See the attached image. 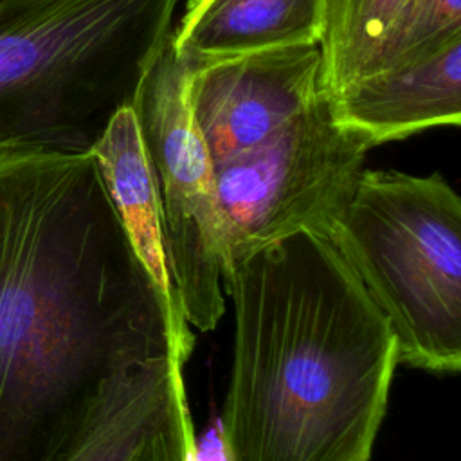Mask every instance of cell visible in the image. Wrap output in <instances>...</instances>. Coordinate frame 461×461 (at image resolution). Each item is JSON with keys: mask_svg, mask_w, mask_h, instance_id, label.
<instances>
[{"mask_svg": "<svg viewBox=\"0 0 461 461\" xmlns=\"http://www.w3.org/2000/svg\"><path fill=\"white\" fill-rule=\"evenodd\" d=\"M371 148L364 135L333 119L324 94L265 142L216 162L221 276L254 250L299 230L331 241Z\"/></svg>", "mask_w": 461, "mask_h": 461, "instance_id": "obj_5", "label": "cell"}, {"mask_svg": "<svg viewBox=\"0 0 461 461\" xmlns=\"http://www.w3.org/2000/svg\"><path fill=\"white\" fill-rule=\"evenodd\" d=\"M189 67L191 108L214 164L265 142L324 95L319 43Z\"/></svg>", "mask_w": 461, "mask_h": 461, "instance_id": "obj_7", "label": "cell"}, {"mask_svg": "<svg viewBox=\"0 0 461 461\" xmlns=\"http://www.w3.org/2000/svg\"><path fill=\"white\" fill-rule=\"evenodd\" d=\"M194 439L182 369L155 358L113 385L67 461H184Z\"/></svg>", "mask_w": 461, "mask_h": 461, "instance_id": "obj_8", "label": "cell"}, {"mask_svg": "<svg viewBox=\"0 0 461 461\" xmlns=\"http://www.w3.org/2000/svg\"><path fill=\"white\" fill-rule=\"evenodd\" d=\"M180 0H0V149L88 153L133 106Z\"/></svg>", "mask_w": 461, "mask_h": 461, "instance_id": "obj_3", "label": "cell"}, {"mask_svg": "<svg viewBox=\"0 0 461 461\" xmlns=\"http://www.w3.org/2000/svg\"><path fill=\"white\" fill-rule=\"evenodd\" d=\"M331 243L387 319L398 364L461 369V200L439 175L364 169Z\"/></svg>", "mask_w": 461, "mask_h": 461, "instance_id": "obj_4", "label": "cell"}, {"mask_svg": "<svg viewBox=\"0 0 461 461\" xmlns=\"http://www.w3.org/2000/svg\"><path fill=\"white\" fill-rule=\"evenodd\" d=\"M324 0H191L171 32L189 65L249 52L317 45Z\"/></svg>", "mask_w": 461, "mask_h": 461, "instance_id": "obj_11", "label": "cell"}, {"mask_svg": "<svg viewBox=\"0 0 461 461\" xmlns=\"http://www.w3.org/2000/svg\"><path fill=\"white\" fill-rule=\"evenodd\" d=\"M90 153L122 227L160 295L173 357L182 369L193 353L194 335L173 281L158 184L133 106L121 108L113 115Z\"/></svg>", "mask_w": 461, "mask_h": 461, "instance_id": "obj_10", "label": "cell"}, {"mask_svg": "<svg viewBox=\"0 0 461 461\" xmlns=\"http://www.w3.org/2000/svg\"><path fill=\"white\" fill-rule=\"evenodd\" d=\"M333 119L371 146L461 122V36L423 59L358 77L328 95Z\"/></svg>", "mask_w": 461, "mask_h": 461, "instance_id": "obj_9", "label": "cell"}, {"mask_svg": "<svg viewBox=\"0 0 461 461\" xmlns=\"http://www.w3.org/2000/svg\"><path fill=\"white\" fill-rule=\"evenodd\" d=\"M166 357L164 304L92 153L2 148L0 461H67L113 385Z\"/></svg>", "mask_w": 461, "mask_h": 461, "instance_id": "obj_1", "label": "cell"}, {"mask_svg": "<svg viewBox=\"0 0 461 461\" xmlns=\"http://www.w3.org/2000/svg\"><path fill=\"white\" fill-rule=\"evenodd\" d=\"M191 67L171 36L133 104L162 203L173 281L189 326L212 331L225 313L214 160L189 101Z\"/></svg>", "mask_w": 461, "mask_h": 461, "instance_id": "obj_6", "label": "cell"}, {"mask_svg": "<svg viewBox=\"0 0 461 461\" xmlns=\"http://www.w3.org/2000/svg\"><path fill=\"white\" fill-rule=\"evenodd\" d=\"M230 378L220 420L232 461H369L396 340L328 240L299 230L236 261Z\"/></svg>", "mask_w": 461, "mask_h": 461, "instance_id": "obj_2", "label": "cell"}, {"mask_svg": "<svg viewBox=\"0 0 461 461\" xmlns=\"http://www.w3.org/2000/svg\"><path fill=\"white\" fill-rule=\"evenodd\" d=\"M184 461H232L220 420H216L200 438L194 439V447L185 452Z\"/></svg>", "mask_w": 461, "mask_h": 461, "instance_id": "obj_14", "label": "cell"}, {"mask_svg": "<svg viewBox=\"0 0 461 461\" xmlns=\"http://www.w3.org/2000/svg\"><path fill=\"white\" fill-rule=\"evenodd\" d=\"M407 0H324L321 86L326 95L366 76Z\"/></svg>", "mask_w": 461, "mask_h": 461, "instance_id": "obj_12", "label": "cell"}, {"mask_svg": "<svg viewBox=\"0 0 461 461\" xmlns=\"http://www.w3.org/2000/svg\"><path fill=\"white\" fill-rule=\"evenodd\" d=\"M457 36L461 0H407L389 25L366 76L423 59Z\"/></svg>", "mask_w": 461, "mask_h": 461, "instance_id": "obj_13", "label": "cell"}]
</instances>
